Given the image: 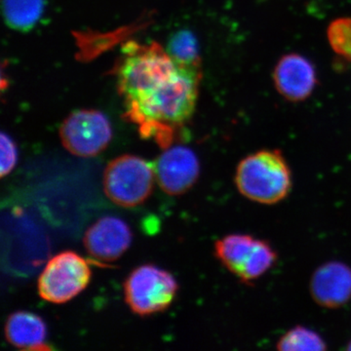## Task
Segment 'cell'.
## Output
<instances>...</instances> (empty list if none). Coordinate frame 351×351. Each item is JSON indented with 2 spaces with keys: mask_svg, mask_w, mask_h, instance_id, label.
Wrapping results in <instances>:
<instances>
[{
  "mask_svg": "<svg viewBox=\"0 0 351 351\" xmlns=\"http://www.w3.org/2000/svg\"><path fill=\"white\" fill-rule=\"evenodd\" d=\"M200 66L177 63L159 44L129 43L117 66V84L127 119L143 138L168 149L178 127L195 112Z\"/></svg>",
  "mask_w": 351,
  "mask_h": 351,
  "instance_id": "6da1fadb",
  "label": "cell"
},
{
  "mask_svg": "<svg viewBox=\"0 0 351 351\" xmlns=\"http://www.w3.org/2000/svg\"><path fill=\"white\" fill-rule=\"evenodd\" d=\"M235 184L249 200L260 204H276L290 193L292 173L280 152L263 149L240 161L235 173Z\"/></svg>",
  "mask_w": 351,
  "mask_h": 351,
  "instance_id": "7a4b0ae2",
  "label": "cell"
},
{
  "mask_svg": "<svg viewBox=\"0 0 351 351\" xmlns=\"http://www.w3.org/2000/svg\"><path fill=\"white\" fill-rule=\"evenodd\" d=\"M156 171L141 157L122 156L108 164L104 191L108 199L121 207H136L152 195Z\"/></svg>",
  "mask_w": 351,
  "mask_h": 351,
  "instance_id": "3957f363",
  "label": "cell"
},
{
  "mask_svg": "<svg viewBox=\"0 0 351 351\" xmlns=\"http://www.w3.org/2000/svg\"><path fill=\"white\" fill-rule=\"evenodd\" d=\"M215 252L221 263L243 282H252L269 271L277 258L267 242L251 235L232 234L216 242Z\"/></svg>",
  "mask_w": 351,
  "mask_h": 351,
  "instance_id": "277c9868",
  "label": "cell"
},
{
  "mask_svg": "<svg viewBox=\"0 0 351 351\" xmlns=\"http://www.w3.org/2000/svg\"><path fill=\"white\" fill-rule=\"evenodd\" d=\"M177 291L178 284L169 272L149 265L134 270L124 285L126 304L141 316L165 311Z\"/></svg>",
  "mask_w": 351,
  "mask_h": 351,
  "instance_id": "5b68a950",
  "label": "cell"
},
{
  "mask_svg": "<svg viewBox=\"0 0 351 351\" xmlns=\"http://www.w3.org/2000/svg\"><path fill=\"white\" fill-rule=\"evenodd\" d=\"M91 278L86 261L73 252L51 258L38 279V294L46 302L64 304L80 295Z\"/></svg>",
  "mask_w": 351,
  "mask_h": 351,
  "instance_id": "8992f818",
  "label": "cell"
},
{
  "mask_svg": "<svg viewBox=\"0 0 351 351\" xmlns=\"http://www.w3.org/2000/svg\"><path fill=\"white\" fill-rule=\"evenodd\" d=\"M112 136V126L107 117L94 110L71 113L60 128L64 149L80 157L98 156L110 144Z\"/></svg>",
  "mask_w": 351,
  "mask_h": 351,
  "instance_id": "52a82bcc",
  "label": "cell"
},
{
  "mask_svg": "<svg viewBox=\"0 0 351 351\" xmlns=\"http://www.w3.org/2000/svg\"><path fill=\"white\" fill-rule=\"evenodd\" d=\"M159 186L169 195H181L193 188L199 176V161L188 147H168L154 165Z\"/></svg>",
  "mask_w": 351,
  "mask_h": 351,
  "instance_id": "ba28073f",
  "label": "cell"
},
{
  "mask_svg": "<svg viewBox=\"0 0 351 351\" xmlns=\"http://www.w3.org/2000/svg\"><path fill=\"white\" fill-rule=\"evenodd\" d=\"M272 78L279 95L292 103L307 100L317 85V73L313 64L297 53L284 55L279 59Z\"/></svg>",
  "mask_w": 351,
  "mask_h": 351,
  "instance_id": "9c48e42d",
  "label": "cell"
},
{
  "mask_svg": "<svg viewBox=\"0 0 351 351\" xmlns=\"http://www.w3.org/2000/svg\"><path fill=\"white\" fill-rule=\"evenodd\" d=\"M83 242L91 257L103 262H112L128 250L132 232L122 219L105 217L88 228Z\"/></svg>",
  "mask_w": 351,
  "mask_h": 351,
  "instance_id": "30bf717a",
  "label": "cell"
},
{
  "mask_svg": "<svg viewBox=\"0 0 351 351\" xmlns=\"http://www.w3.org/2000/svg\"><path fill=\"white\" fill-rule=\"evenodd\" d=\"M314 301L327 308L345 306L351 299V269L345 263L330 262L314 272L311 282Z\"/></svg>",
  "mask_w": 351,
  "mask_h": 351,
  "instance_id": "8fae6325",
  "label": "cell"
},
{
  "mask_svg": "<svg viewBox=\"0 0 351 351\" xmlns=\"http://www.w3.org/2000/svg\"><path fill=\"white\" fill-rule=\"evenodd\" d=\"M5 338L15 348L29 350H48L45 346L47 329L36 314L19 311L11 314L6 321Z\"/></svg>",
  "mask_w": 351,
  "mask_h": 351,
  "instance_id": "7c38bea8",
  "label": "cell"
},
{
  "mask_svg": "<svg viewBox=\"0 0 351 351\" xmlns=\"http://www.w3.org/2000/svg\"><path fill=\"white\" fill-rule=\"evenodd\" d=\"M2 6L6 24L17 31L27 32L40 19L44 0H3Z\"/></svg>",
  "mask_w": 351,
  "mask_h": 351,
  "instance_id": "4fadbf2b",
  "label": "cell"
},
{
  "mask_svg": "<svg viewBox=\"0 0 351 351\" xmlns=\"http://www.w3.org/2000/svg\"><path fill=\"white\" fill-rule=\"evenodd\" d=\"M168 54L184 66H200L199 45L195 34L182 29L172 34L167 44Z\"/></svg>",
  "mask_w": 351,
  "mask_h": 351,
  "instance_id": "5bb4252c",
  "label": "cell"
},
{
  "mask_svg": "<svg viewBox=\"0 0 351 351\" xmlns=\"http://www.w3.org/2000/svg\"><path fill=\"white\" fill-rule=\"evenodd\" d=\"M277 348L279 350L314 351L325 350L327 346L319 334L308 328L298 326L286 332L277 341Z\"/></svg>",
  "mask_w": 351,
  "mask_h": 351,
  "instance_id": "9a60e30c",
  "label": "cell"
},
{
  "mask_svg": "<svg viewBox=\"0 0 351 351\" xmlns=\"http://www.w3.org/2000/svg\"><path fill=\"white\" fill-rule=\"evenodd\" d=\"M327 38L332 51L346 61L351 62V18L332 21L328 27Z\"/></svg>",
  "mask_w": 351,
  "mask_h": 351,
  "instance_id": "2e32d148",
  "label": "cell"
},
{
  "mask_svg": "<svg viewBox=\"0 0 351 351\" xmlns=\"http://www.w3.org/2000/svg\"><path fill=\"white\" fill-rule=\"evenodd\" d=\"M1 169L0 174L1 177H5L10 174L17 163L18 154L17 147L12 138L5 133H1Z\"/></svg>",
  "mask_w": 351,
  "mask_h": 351,
  "instance_id": "e0dca14e",
  "label": "cell"
},
{
  "mask_svg": "<svg viewBox=\"0 0 351 351\" xmlns=\"http://www.w3.org/2000/svg\"><path fill=\"white\" fill-rule=\"evenodd\" d=\"M348 350H351V341L350 343H348Z\"/></svg>",
  "mask_w": 351,
  "mask_h": 351,
  "instance_id": "ac0fdd59",
  "label": "cell"
}]
</instances>
